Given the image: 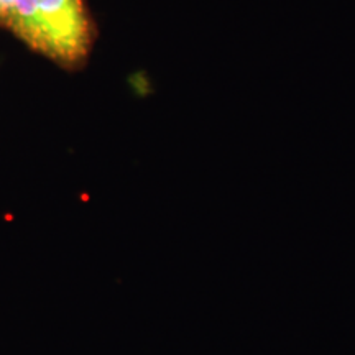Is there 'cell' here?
<instances>
[{
	"instance_id": "cell-1",
	"label": "cell",
	"mask_w": 355,
	"mask_h": 355,
	"mask_svg": "<svg viewBox=\"0 0 355 355\" xmlns=\"http://www.w3.org/2000/svg\"><path fill=\"white\" fill-rule=\"evenodd\" d=\"M0 21L61 64L79 63L91 48L92 25L83 0H13Z\"/></svg>"
},
{
	"instance_id": "cell-2",
	"label": "cell",
	"mask_w": 355,
	"mask_h": 355,
	"mask_svg": "<svg viewBox=\"0 0 355 355\" xmlns=\"http://www.w3.org/2000/svg\"><path fill=\"white\" fill-rule=\"evenodd\" d=\"M13 3V0H0V12L6 10L7 7H10Z\"/></svg>"
}]
</instances>
